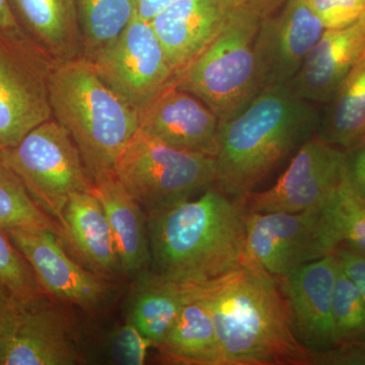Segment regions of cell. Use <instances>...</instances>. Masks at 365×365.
Masks as SVG:
<instances>
[{"mask_svg": "<svg viewBox=\"0 0 365 365\" xmlns=\"http://www.w3.org/2000/svg\"><path fill=\"white\" fill-rule=\"evenodd\" d=\"M198 287L215 323L220 365H312L277 281L249 253L241 266Z\"/></svg>", "mask_w": 365, "mask_h": 365, "instance_id": "cell-1", "label": "cell"}, {"mask_svg": "<svg viewBox=\"0 0 365 365\" xmlns=\"http://www.w3.org/2000/svg\"><path fill=\"white\" fill-rule=\"evenodd\" d=\"M244 199L217 187L148 216L151 272L178 282H205L246 258Z\"/></svg>", "mask_w": 365, "mask_h": 365, "instance_id": "cell-2", "label": "cell"}, {"mask_svg": "<svg viewBox=\"0 0 365 365\" xmlns=\"http://www.w3.org/2000/svg\"><path fill=\"white\" fill-rule=\"evenodd\" d=\"M319 116L290 83L267 86L239 114L220 122L215 185L244 199L317 132Z\"/></svg>", "mask_w": 365, "mask_h": 365, "instance_id": "cell-3", "label": "cell"}, {"mask_svg": "<svg viewBox=\"0 0 365 365\" xmlns=\"http://www.w3.org/2000/svg\"><path fill=\"white\" fill-rule=\"evenodd\" d=\"M49 96L53 118L78 146L91 180L114 170L138 131V112L83 58L53 66Z\"/></svg>", "mask_w": 365, "mask_h": 365, "instance_id": "cell-4", "label": "cell"}, {"mask_svg": "<svg viewBox=\"0 0 365 365\" xmlns=\"http://www.w3.org/2000/svg\"><path fill=\"white\" fill-rule=\"evenodd\" d=\"M260 23L235 6L215 39L177 76V86L200 98L220 122L239 114L263 90L255 53Z\"/></svg>", "mask_w": 365, "mask_h": 365, "instance_id": "cell-5", "label": "cell"}, {"mask_svg": "<svg viewBox=\"0 0 365 365\" xmlns=\"http://www.w3.org/2000/svg\"><path fill=\"white\" fill-rule=\"evenodd\" d=\"M113 170L146 215L191 199L216 179L215 157L173 148L140 129Z\"/></svg>", "mask_w": 365, "mask_h": 365, "instance_id": "cell-6", "label": "cell"}, {"mask_svg": "<svg viewBox=\"0 0 365 365\" xmlns=\"http://www.w3.org/2000/svg\"><path fill=\"white\" fill-rule=\"evenodd\" d=\"M0 153L33 200L61 228L71 196L91 191L93 184L78 146L53 117L26 134L18 145L0 148Z\"/></svg>", "mask_w": 365, "mask_h": 365, "instance_id": "cell-7", "label": "cell"}, {"mask_svg": "<svg viewBox=\"0 0 365 365\" xmlns=\"http://www.w3.org/2000/svg\"><path fill=\"white\" fill-rule=\"evenodd\" d=\"M54 63L28 37L0 34V148L18 145L51 119L49 76Z\"/></svg>", "mask_w": 365, "mask_h": 365, "instance_id": "cell-8", "label": "cell"}, {"mask_svg": "<svg viewBox=\"0 0 365 365\" xmlns=\"http://www.w3.org/2000/svg\"><path fill=\"white\" fill-rule=\"evenodd\" d=\"M88 62L138 113L176 79L150 21L138 14L111 46Z\"/></svg>", "mask_w": 365, "mask_h": 365, "instance_id": "cell-9", "label": "cell"}, {"mask_svg": "<svg viewBox=\"0 0 365 365\" xmlns=\"http://www.w3.org/2000/svg\"><path fill=\"white\" fill-rule=\"evenodd\" d=\"M343 158L344 150L311 137L272 187L245 197L247 211L299 213L323 208L342 181Z\"/></svg>", "mask_w": 365, "mask_h": 365, "instance_id": "cell-10", "label": "cell"}, {"mask_svg": "<svg viewBox=\"0 0 365 365\" xmlns=\"http://www.w3.org/2000/svg\"><path fill=\"white\" fill-rule=\"evenodd\" d=\"M7 235L30 264L48 297L90 313L107 304L113 288L109 281L72 260L58 235L45 230H16Z\"/></svg>", "mask_w": 365, "mask_h": 365, "instance_id": "cell-11", "label": "cell"}, {"mask_svg": "<svg viewBox=\"0 0 365 365\" xmlns=\"http://www.w3.org/2000/svg\"><path fill=\"white\" fill-rule=\"evenodd\" d=\"M322 209L246 213L247 251L273 277L327 256L319 237Z\"/></svg>", "mask_w": 365, "mask_h": 365, "instance_id": "cell-12", "label": "cell"}, {"mask_svg": "<svg viewBox=\"0 0 365 365\" xmlns=\"http://www.w3.org/2000/svg\"><path fill=\"white\" fill-rule=\"evenodd\" d=\"M261 20L255 53L262 88L290 83L326 28L307 0H287Z\"/></svg>", "mask_w": 365, "mask_h": 365, "instance_id": "cell-13", "label": "cell"}, {"mask_svg": "<svg viewBox=\"0 0 365 365\" xmlns=\"http://www.w3.org/2000/svg\"><path fill=\"white\" fill-rule=\"evenodd\" d=\"M337 270L338 259L332 254L275 278L295 335L311 353L337 345L332 311Z\"/></svg>", "mask_w": 365, "mask_h": 365, "instance_id": "cell-14", "label": "cell"}, {"mask_svg": "<svg viewBox=\"0 0 365 365\" xmlns=\"http://www.w3.org/2000/svg\"><path fill=\"white\" fill-rule=\"evenodd\" d=\"M45 295L21 304L20 321L1 365H73L81 360L66 304Z\"/></svg>", "mask_w": 365, "mask_h": 365, "instance_id": "cell-15", "label": "cell"}, {"mask_svg": "<svg viewBox=\"0 0 365 365\" xmlns=\"http://www.w3.org/2000/svg\"><path fill=\"white\" fill-rule=\"evenodd\" d=\"M138 115L139 129L158 140L215 158L220 119L200 98L180 88L176 79Z\"/></svg>", "mask_w": 365, "mask_h": 365, "instance_id": "cell-16", "label": "cell"}, {"mask_svg": "<svg viewBox=\"0 0 365 365\" xmlns=\"http://www.w3.org/2000/svg\"><path fill=\"white\" fill-rule=\"evenodd\" d=\"M234 9L230 0H175L150 21L176 78L215 39Z\"/></svg>", "mask_w": 365, "mask_h": 365, "instance_id": "cell-17", "label": "cell"}, {"mask_svg": "<svg viewBox=\"0 0 365 365\" xmlns=\"http://www.w3.org/2000/svg\"><path fill=\"white\" fill-rule=\"evenodd\" d=\"M364 56L365 14L351 25L326 29L290 86L309 102L328 103Z\"/></svg>", "mask_w": 365, "mask_h": 365, "instance_id": "cell-18", "label": "cell"}, {"mask_svg": "<svg viewBox=\"0 0 365 365\" xmlns=\"http://www.w3.org/2000/svg\"><path fill=\"white\" fill-rule=\"evenodd\" d=\"M91 192L102 204L115 245L122 274L141 275L151 263L148 216L118 180L114 170L91 180Z\"/></svg>", "mask_w": 365, "mask_h": 365, "instance_id": "cell-19", "label": "cell"}, {"mask_svg": "<svg viewBox=\"0 0 365 365\" xmlns=\"http://www.w3.org/2000/svg\"><path fill=\"white\" fill-rule=\"evenodd\" d=\"M16 20L54 64L81 58L76 0H9Z\"/></svg>", "mask_w": 365, "mask_h": 365, "instance_id": "cell-20", "label": "cell"}, {"mask_svg": "<svg viewBox=\"0 0 365 365\" xmlns=\"http://www.w3.org/2000/svg\"><path fill=\"white\" fill-rule=\"evenodd\" d=\"M64 240L91 272L107 280L122 274L116 245L102 204L93 192H79L64 209Z\"/></svg>", "mask_w": 365, "mask_h": 365, "instance_id": "cell-21", "label": "cell"}, {"mask_svg": "<svg viewBox=\"0 0 365 365\" xmlns=\"http://www.w3.org/2000/svg\"><path fill=\"white\" fill-rule=\"evenodd\" d=\"M194 288V282H178L146 271L138 276L127 321L157 347L193 297Z\"/></svg>", "mask_w": 365, "mask_h": 365, "instance_id": "cell-22", "label": "cell"}, {"mask_svg": "<svg viewBox=\"0 0 365 365\" xmlns=\"http://www.w3.org/2000/svg\"><path fill=\"white\" fill-rule=\"evenodd\" d=\"M195 283L194 294L162 342L157 346L170 364L220 365V350L212 316Z\"/></svg>", "mask_w": 365, "mask_h": 365, "instance_id": "cell-23", "label": "cell"}, {"mask_svg": "<svg viewBox=\"0 0 365 365\" xmlns=\"http://www.w3.org/2000/svg\"><path fill=\"white\" fill-rule=\"evenodd\" d=\"M317 136L331 145L346 150L365 137V56L334 93Z\"/></svg>", "mask_w": 365, "mask_h": 365, "instance_id": "cell-24", "label": "cell"}, {"mask_svg": "<svg viewBox=\"0 0 365 365\" xmlns=\"http://www.w3.org/2000/svg\"><path fill=\"white\" fill-rule=\"evenodd\" d=\"M319 237L327 256L340 247L365 255V201L344 179L322 209Z\"/></svg>", "mask_w": 365, "mask_h": 365, "instance_id": "cell-25", "label": "cell"}, {"mask_svg": "<svg viewBox=\"0 0 365 365\" xmlns=\"http://www.w3.org/2000/svg\"><path fill=\"white\" fill-rule=\"evenodd\" d=\"M76 4L81 58L93 61L130 25L138 0H76Z\"/></svg>", "mask_w": 365, "mask_h": 365, "instance_id": "cell-26", "label": "cell"}, {"mask_svg": "<svg viewBox=\"0 0 365 365\" xmlns=\"http://www.w3.org/2000/svg\"><path fill=\"white\" fill-rule=\"evenodd\" d=\"M0 228L16 230H45L64 240L58 223L46 215L33 200L25 185L7 165L0 153Z\"/></svg>", "mask_w": 365, "mask_h": 365, "instance_id": "cell-27", "label": "cell"}, {"mask_svg": "<svg viewBox=\"0 0 365 365\" xmlns=\"http://www.w3.org/2000/svg\"><path fill=\"white\" fill-rule=\"evenodd\" d=\"M332 311L337 345L365 337L364 297L356 284L341 267L339 261L334 287Z\"/></svg>", "mask_w": 365, "mask_h": 365, "instance_id": "cell-28", "label": "cell"}, {"mask_svg": "<svg viewBox=\"0 0 365 365\" xmlns=\"http://www.w3.org/2000/svg\"><path fill=\"white\" fill-rule=\"evenodd\" d=\"M0 282L20 304L47 295L40 287L29 262L16 248L6 230L0 228Z\"/></svg>", "mask_w": 365, "mask_h": 365, "instance_id": "cell-29", "label": "cell"}, {"mask_svg": "<svg viewBox=\"0 0 365 365\" xmlns=\"http://www.w3.org/2000/svg\"><path fill=\"white\" fill-rule=\"evenodd\" d=\"M326 29L343 28L365 14V0H307Z\"/></svg>", "mask_w": 365, "mask_h": 365, "instance_id": "cell-30", "label": "cell"}, {"mask_svg": "<svg viewBox=\"0 0 365 365\" xmlns=\"http://www.w3.org/2000/svg\"><path fill=\"white\" fill-rule=\"evenodd\" d=\"M115 349L119 359L126 364H143L153 343L127 321L115 336Z\"/></svg>", "mask_w": 365, "mask_h": 365, "instance_id": "cell-31", "label": "cell"}, {"mask_svg": "<svg viewBox=\"0 0 365 365\" xmlns=\"http://www.w3.org/2000/svg\"><path fill=\"white\" fill-rule=\"evenodd\" d=\"M20 314V302L0 282V365L18 328Z\"/></svg>", "mask_w": 365, "mask_h": 365, "instance_id": "cell-32", "label": "cell"}, {"mask_svg": "<svg viewBox=\"0 0 365 365\" xmlns=\"http://www.w3.org/2000/svg\"><path fill=\"white\" fill-rule=\"evenodd\" d=\"M343 150V179L365 201V137Z\"/></svg>", "mask_w": 365, "mask_h": 365, "instance_id": "cell-33", "label": "cell"}, {"mask_svg": "<svg viewBox=\"0 0 365 365\" xmlns=\"http://www.w3.org/2000/svg\"><path fill=\"white\" fill-rule=\"evenodd\" d=\"M312 365H365V337L312 353Z\"/></svg>", "mask_w": 365, "mask_h": 365, "instance_id": "cell-34", "label": "cell"}, {"mask_svg": "<svg viewBox=\"0 0 365 365\" xmlns=\"http://www.w3.org/2000/svg\"><path fill=\"white\" fill-rule=\"evenodd\" d=\"M334 254L348 277L359 287L365 302V255L346 247H340Z\"/></svg>", "mask_w": 365, "mask_h": 365, "instance_id": "cell-35", "label": "cell"}, {"mask_svg": "<svg viewBox=\"0 0 365 365\" xmlns=\"http://www.w3.org/2000/svg\"><path fill=\"white\" fill-rule=\"evenodd\" d=\"M234 6L246 9L263 20L278 11L287 0H230Z\"/></svg>", "mask_w": 365, "mask_h": 365, "instance_id": "cell-36", "label": "cell"}, {"mask_svg": "<svg viewBox=\"0 0 365 365\" xmlns=\"http://www.w3.org/2000/svg\"><path fill=\"white\" fill-rule=\"evenodd\" d=\"M0 34L9 37H26L9 0H0Z\"/></svg>", "mask_w": 365, "mask_h": 365, "instance_id": "cell-37", "label": "cell"}, {"mask_svg": "<svg viewBox=\"0 0 365 365\" xmlns=\"http://www.w3.org/2000/svg\"><path fill=\"white\" fill-rule=\"evenodd\" d=\"M173 1L175 0H138L137 14L143 20L150 21Z\"/></svg>", "mask_w": 365, "mask_h": 365, "instance_id": "cell-38", "label": "cell"}]
</instances>
